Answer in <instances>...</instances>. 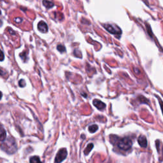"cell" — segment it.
I'll return each mask as SVG.
<instances>
[{
  "mask_svg": "<svg viewBox=\"0 0 163 163\" xmlns=\"http://www.w3.org/2000/svg\"><path fill=\"white\" fill-rule=\"evenodd\" d=\"M30 163H42L40 161V159L38 156L32 157L30 159Z\"/></svg>",
  "mask_w": 163,
  "mask_h": 163,
  "instance_id": "cell-12",
  "label": "cell"
},
{
  "mask_svg": "<svg viewBox=\"0 0 163 163\" xmlns=\"http://www.w3.org/2000/svg\"><path fill=\"white\" fill-rule=\"evenodd\" d=\"M38 29L42 32H47L48 30L47 24L44 21L39 22L38 24Z\"/></svg>",
  "mask_w": 163,
  "mask_h": 163,
  "instance_id": "cell-7",
  "label": "cell"
},
{
  "mask_svg": "<svg viewBox=\"0 0 163 163\" xmlns=\"http://www.w3.org/2000/svg\"><path fill=\"white\" fill-rule=\"evenodd\" d=\"M43 5L47 8H51L54 6V3L48 1V0H43Z\"/></svg>",
  "mask_w": 163,
  "mask_h": 163,
  "instance_id": "cell-9",
  "label": "cell"
},
{
  "mask_svg": "<svg viewBox=\"0 0 163 163\" xmlns=\"http://www.w3.org/2000/svg\"><path fill=\"white\" fill-rule=\"evenodd\" d=\"M138 142L141 147L145 148L146 147V146H147V140H146V138L144 135H141L139 136L138 139Z\"/></svg>",
  "mask_w": 163,
  "mask_h": 163,
  "instance_id": "cell-6",
  "label": "cell"
},
{
  "mask_svg": "<svg viewBox=\"0 0 163 163\" xmlns=\"http://www.w3.org/2000/svg\"><path fill=\"white\" fill-rule=\"evenodd\" d=\"M57 49L61 53L66 51V48H65V47L62 45H58L57 47Z\"/></svg>",
  "mask_w": 163,
  "mask_h": 163,
  "instance_id": "cell-14",
  "label": "cell"
},
{
  "mask_svg": "<svg viewBox=\"0 0 163 163\" xmlns=\"http://www.w3.org/2000/svg\"><path fill=\"white\" fill-rule=\"evenodd\" d=\"M103 26L110 32V33L116 35V37L117 36L120 37L122 34V31L121 28L116 25L105 24Z\"/></svg>",
  "mask_w": 163,
  "mask_h": 163,
  "instance_id": "cell-3",
  "label": "cell"
},
{
  "mask_svg": "<svg viewBox=\"0 0 163 163\" xmlns=\"http://www.w3.org/2000/svg\"><path fill=\"white\" fill-rule=\"evenodd\" d=\"M93 105L100 110H103L106 108L105 103L99 100H94L93 101Z\"/></svg>",
  "mask_w": 163,
  "mask_h": 163,
  "instance_id": "cell-5",
  "label": "cell"
},
{
  "mask_svg": "<svg viewBox=\"0 0 163 163\" xmlns=\"http://www.w3.org/2000/svg\"><path fill=\"white\" fill-rule=\"evenodd\" d=\"M2 13V12H1V11H0V14H1Z\"/></svg>",
  "mask_w": 163,
  "mask_h": 163,
  "instance_id": "cell-22",
  "label": "cell"
},
{
  "mask_svg": "<svg viewBox=\"0 0 163 163\" xmlns=\"http://www.w3.org/2000/svg\"><path fill=\"white\" fill-rule=\"evenodd\" d=\"M67 151L66 149H61L57 152L56 158H55V163H61L67 157Z\"/></svg>",
  "mask_w": 163,
  "mask_h": 163,
  "instance_id": "cell-4",
  "label": "cell"
},
{
  "mask_svg": "<svg viewBox=\"0 0 163 163\" xmlns=\"http://www.w3.org/2000/svg\"><path fill=\"white\" fill-rule=\"evenodd\" d=\"M7 138V133L5 130L2 127V126H0V141H4Z\"/></svg>",
  "mask_w": 163,
  "mask_h": 163,
  "instance_id": "cell-8",
  "label": "cell"
},
{
  "mask_svg": "<svg viewBox=\"0 0 163 163\" xmlns=\"http://www.w3.org/2000/svg\"><path fill=\"white\" fill-rule=\"evenodd\" d=\"M4 74H5V73L4 72V71L3 70H0V75H3Z\"/></svg>",
  "mask_w": 163,
  "mask_h": 163,
  "instance_id": "cell-20",
  "label": "cell"
},
{
  "mask_svg": "<svg viewBox=\"0 0 163 163\" xmlns=\"http://www.w3.org/2000/svg\"><path fill=\"white\" fill-rule=\"evenodd\" d=\"M156 97H157V98L158 99V101H159V105H160L161 110H162V114H163V101L161 100V99L159 97H158V96H156Z\"/></svg>",
  "mask_w": 163,
  "mask_h": 163,
  "instance_id": "cell-15",
  "label": "cell"
},
{
  "mask_svg": "<svg viewBox=\"0 0 163 163\" xmlns=\"http://www.w3.org/2000/svg\"><path fill=\"white\" fill-rule=\"evenodd\" d=\"M97 129H98V126L96 124L91 125L89 127V131L91 133H94L96 132Z\"/></svg>",
  "mask_w": 163,
  "mask_h": 163,
  "instance_id": "cell-11",
  "label": "cell"
},
{
  "mask_svg": "<svg viewBox=\"0 0 163 163\" xmlns=\"http://www.w3.org/2000/svg\"><path fill=\"white\" fill-rule=\"evenodd\" d=\"M14 21H15V22L20 23V22H21L22 21V19H21V18H15V19H14Z\"/></svg>",
  "mask_w": 163,
  "mask_h": 163,
  "instance_id": "cell-19",
  "label": "cell"
},
{
  "mask_svg": "<svg viewBox=\"0 0 163 163\" xmlns=\"http://www.w3.org/2000/svg\"><path fill=\"white\" fill-rule=\"evenodd\" d=\"M19 86H20V87H24V86H26V82H25L24 80H21L19 81Z\"/></svg>",
  "mask_w": 163,
  "mask_h": 163,
  "instance_id": "cell-17",
  "label": "cell"
},
{
  "mask_svg": "<svg viewBox=\"0 0 163 163\" xmlns=\"http://www.w3.org/2000/svg\"><path fill=\"white\" fill-rule=\"evenodd\" d=\"M114 145H116L119 149H121L122 151H127L131 148L132 141L131 140V139L127 138V137H125V138H123L121 139H119V138L117 141Z\"/></svg>",
  "mask_w": 163,
  "mask_h": 163,
  "instance_id": "cell-2",
  "label": "cell"
},
{
  "mask_svg": "<svg viewBox=\"0 0 163 163\" xmlns=\"http://www.w3.org/2000/svg\"><path fill=\"white\" fill-rule=\"evenodd\" d=\"M93 147H94V145H93V143H89V144H88V145L87 146V147L85 149V150H84V154L85 155H88L89 153H90V152L92 151V149H93Z\"/></svg>",
  "mask_w": 163,
  "mask_h": 163,
  "instance_id": "cell-10",
  "label": "cell"
},
{
  "mask_svg": "<svg viewBox=\"0 0 163 163\" xmlns=\"http://www.w3.org/2000/svg\"><path fill=\"white\" fill-rule=\"evenodd\" d=\"M2 93L1 91H0V100L2 99Z\"/></svg>",
  "mask_w": 163,
  "mask_h": 163,
  "instance_id": "cell-21",
  "label": "cell"
},
{
  "mask_svg": "<svg viewBox=\"0 0 163 163\" xmlns=\"http://www.w3.org/2000/svg\"><path fill=\"white\" fill-rule=\"evenodd\" d=\"M5 56H4V54L3 52L0 49V61H2L4 60Z\"/></svg>",
  "mask_w": 163,
  "mask_h": 163,
  "instance_id": "cell-18",
  "label": "cell"
},
{
  "mask_svg": "<svg viewBox=\"0 0 163 163\" xmlns=\"http://www.w3.org/2000/svg\"><path fill=\"white\" fill-rule=\"evenodd\" d=\"M146 28L147 29H149V30L147 29V32L149 33V35H150V37H152V30H151V26L148 24H146Z\"/></svg>",
  "mask_w": 163,
  "mask_h": 163,
  "instance_id": "cell-16",
  "label": "cell"
},
{
  "mask_svg": "<svg viewBox=\"0 0 163 163\" xmlns=\"http://www.w3.org/2000/svg\"><path fill=\"white\" fill-rule=\"evenodd\" d=\"M2 149L8 154H12L17 151V146L15 140L12 137H9L2 145Z\"/></svg>",
  "mask_w": 163,
  "mask_h": 163,
  "instance_id": "cell-1",
  "label": "cell"
},
{
  "mask_svg": "<svg viewBox=\"0 0 163 163\" xmlns=\"http://www.w3.org/2000/svg\"><path fill=\"white\" fill-rule=\"evenodd\" d=\"M138 99H139V101H140L141 103H146V104H148V103H149V100H148L146 99V97H145L144 96H140L138 97Z\"/></svg>",
  "mask_w": 163,
  "mask_h": 163,
  "instance_id": "cell-13",
  "label": "cell"
}]
</instances>
